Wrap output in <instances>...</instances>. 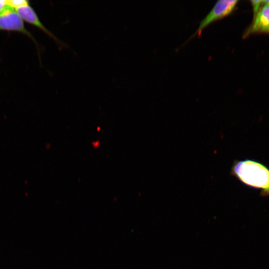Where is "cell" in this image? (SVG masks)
I'll list each match as a JSON object with an SVG mask.
<instances>
[{
    "instance_id": "1",
    "label": "cell",
    "mask_w": 269,
    "mask_h": 269,
    "mask_svg": "<svg viewBox=\"0 0 269 269\" xmlns=\"http://www.w3.org/2000/svg\"><path fill=\"white\" fill-rule=\"evenodd\" d=\"M231 174L246 186L260 189L263 196L269 195V168L254 159L234 161Z\"/></svg>"
},
{
    "instance_id": "2",
    "label": "cell",
    "mask_w": 269,
    "mask_h": 269,
    "mask_svg": "<svg viewBox=\"0 0 269 269\" xmlns=\"http://www.w3.org/2000/svg\"><path fill=\"white\" fill-rule=\"evenodd\" d=\"M239 0H221L217 1L212 9L200 22V24L190 38L200 35L202 31L214 21L221 19L231 14L234 10Z\"/></svg>"
},
{
    "instance_id": "3",
    "label": "cell",
    "mask_w": 269,
    "mask_h": 269,
    "mask_svg": "<svg viewBox=\"0 0 269 269\" xmlns=\"http://www.w3.org/2000/svg\"><path fill=\"white\" fill-rule=\"evenodd\" d=\"M0 30L16 31L33 38L16 9L7 5L0 11Z\"/></svg>"
},
{
    "instance_id": "4",
    "label": "cell",
    "mask_w": 269,
    "mask_h": 269,
    "mask_svg": "<svg viewBox=\"0 0 269 269\" xmlns=\"http://www.w3.org/2000/svg\"><path fill=\"white\" fill-rule=\"evenodd\" d=\"M15 9L23 20L37 27L53 39L60 49L69 47L67 43L59 39L45 27L39 19L35 11L28 3L22 5Z\"/></svg>"
},
{
    "instance_id": "5",
    "label": "cell",
    "mask_w": 269,
    "mask_h": 269,
    "mask_svg": "<svg viewBox=\"0 0 269 269\" xmlns=\"http://www.w3.org/2000/svg\"><path fill=\"white\" fill-rule=\"evenodd\" d=\"M254 33L269 34V3L268 0L254 15L253 21L243 34L245 38Z\"/></svg>"
},
{
    "instance_id": "6",
    "label": "cell",
    "mask_w": 269,
    "mask_h": 269,
    "mask_svg": "<svg viewBox=\"0 0 269 269\" xmlns=\"http://www.w3.org/2000/svg\"><path fill=\"white\" fill-rule=\"evenodd\" d=\"M28 3V2L25 0H6V4L14 9Z\"/></svg>"
},
{
    "instance_id": "7",
    "label": "cell",
    "mask_w": 269,
    "mask_h": 269,
    "mask_svg": "<svg viewBox=\"0 0 269 269\" xmlns=\"http://www.w3.org/2000/svg\"><path fill=\"white\" fill-rule=\"evenodd\" d=\"M6 5V0H0V11H1Z\"/></svg>"
},
{
    "instance_id": "8",
    "label": "cell",
    "mask_w": 269,
    "mask_h": 269,
    "mask_svg": "<svg viewBox=\"0 0 269 269\" xmlns=\"http://www.w3.org/2000/svg\"><path fill=\"white\" fill-rule=\"evenodd\" d=\"M93 145L95 146V147H97L99 146V141H96L95 142H93Z\"/></svg>"
},
{
    "instance_id": "9",
    "label": "cell",
    "mask_w": 269,
    "mask_h": 269,
    "mask_svg": "<svg viewBox=\"0 0 269 269\" xmlns=\"http://www.w3.org/2000/svg\"><path fill=\"white\" fill-rule=\"evenodd\" d=\"M268 3H269V0H268Z\"/></svg>"
}]
</instances>
